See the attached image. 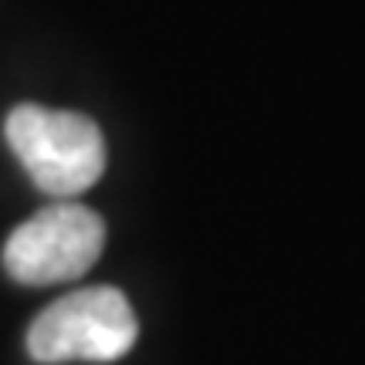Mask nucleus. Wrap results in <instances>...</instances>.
Returning a JSON list of instances; mask_svg holds the SVG:
<instances>
[{
  "label": "nucleus",
  "mask_w": 365,
  "mask_h": 365,
  "mask_svg": "<svg viewBox=\"0 0 365 365\" xmlns=\"http://www.w3.org/2000/svg\"><path fill=\"white\" fill-rule=\"evenodd\" d=\"M4 139L41 193L75 200L105 173L102 129L81 112L17 105L4 122Z\"/></svg>",
  "instance_id": "nucleus-1"
},
{
  "label": "nucleus",
  "mask_w": 365,
  "mask_h": 365,
  "mask_svg": "<svg viewBox=\"0 0 365 365\" xmlns=\"http://www.w3.org/2000/svg\"><path fill=\"white\" fill-rule=\"evenodd\" d=\"M139 339V322L118 287H81L48 304L27 328V355L41 365L118 362Z\"/></svg>",
  "instance_id": "nucleus-2"
},
{
  "label": "nucleus",
  "mask_w": 365,
  "mask_h": 365,
  "mask_svg": "<svg viewBox=\"0 0 365 365\" xmlns=\"http://www.w3.org/2000/svg\"><path fill=\"white\" fill-rule=\"evenodd\" d=\"M105 247V223L75 200H58L14 227L4 244V267L17 284L48 287L88 274Z\"/></svg>",
  "instance_id": "nucleus-3"
}]
</instances>
